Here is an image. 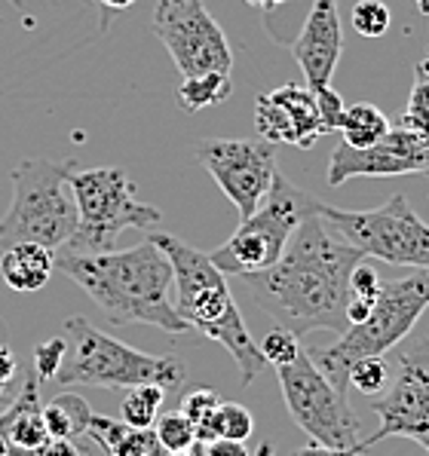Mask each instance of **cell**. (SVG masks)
Returning a JSON list of instances; mask_svg holds the SVG:
<instances>
[{"label":"cell","mask_w":429,"mask_h":456,"mask_svg":"<svg viewBox=\"0 0 429 456\" xmlns=\"http://www.w3.org/2000/svg\"><path fill=\"white\" fill-rule=\"evenodd\" d=\"M365 255L334 233L319 215H310L292 233L279 261L261 273L239 276L249 297L279 328L304 337L350 328V273Z\"/></svg>","instance_id":"cell-1"},{"label":"cell","mask_w":429,"mask_h":456,"mask_svg":"<svg viewBox=\"0 0 429 456\" xmlns=\"http://www.w3.org/2000/svg\"><path fill=\"white\" fill-rule=\"evenodd\" d=\"M55 270L74 279L114 325H153L172 337L191 331L175 310L172 264L153 240L102 255H77L59 248Z\"/></svg>","instance_id":"cell-2"},{"label":"cell","mask_w":429,"mask_h":456,"mask_svg":"<svg viewBox=\"0 0 429 456\" xmlns=\"http://www.w3.org/2000/svg\"><path fill=\"white\" fill-rule=\"evenodd\" d=\"M151 240L166 251L169 264H172L175 291H178L175 310H178V315L187 322L191 331H200L209 340L221 343L230 353V359L236 362L243 383H252L267 368V362L261 355V346L255 343V337L249 334L243 315H239L227 276L209 261V255L191 248L175 236L157 233Z\"/></svg>","instance_id":"cell-3"},{"label":"cell","mask_w":429,"mask_h":456,"mask_svg":"<svg viewBox=\"0 0 429 456\" xmlns=\"http://www.w3.org/2000/svg\"><path fill=\"white\" fill-rule=\"evenodd\" d=\"M429 306V270H414L402 279L381 282L371 313L350 325L332 346H319L310 359L337 392H350V364L365 355H386L405 340Z\"/></svg>","instance_id":"cell-4"},{"label":"cell","mask_w":429,"mask_h":456,"mask_svg":"<svg viewBox=\"0 0 429 456\" xmlns=\"http://www.w3.org/2000/svg\"><path fill=\"white\" fill-rule=\"evenodd\" d=\"M68 353L55 380L59 386H93V389H129V386L157 383L163 389H178L185 383V368L172 355H147L126 346L117 337L98 331L89 319L71 315L65 322Z\"/></svg>","instance_id":"cell-5"},{"label":"cell","mask_w":429,"mask_h":456,"mask_svg":"<svg viewBox=\"0 0 429 456\" xmlns=\"http://www.w3.org/2000/svg\"><path fill=\"white\" fill-rule=\"evenodd\" d=\"M74 159H22L12 168V202L0 217V242H37L59 251L77 230Z\"/></svg>","instance_id":"cell-6"},{"label":"cell","mask_w":429,"mask_h":456,"mask_svg":"<svg viewBox=\"0 0 429 456\" xmlns=\"http://www.w3.org/2000/svg\"><path fill=\"white\" fill-rule=\"evenodd\" d=\"M319 212V200L304 193L298 184L276 172L270 184V193L249 217H239V227L234 230L224 245L209 255L224 276H249V273H261L267 266L279 261L285 251L292 233L307 221L310 215Z\"/></svg>","instance_id":"cell-7"},{"label":"cell","mask_w":429,"mask_h":456,"mask_svg":"<svg viewBox=\"0 0 429 456\" xmlns=\"http://www.w3.org/2000/svg\"><path fill=\"white\" fill-rule=\"evenodd\" d=\"M71 191L77 202V230L62 248L77 255L114 251L117 236L126 227L147 230L160 224L163 212L136 200V184L123 168H80L71 172Z\"/></svg>","instance_id":"cell-8"},{"label":"cell","mask_w":429,"mask_h":456,"mask_svg":"<svg viewBox=\"0 0 429 456\" xmlns=\"http://www.w3.org/2000/svg\"><path fill=\"white\" fill-rule=\"evenodd\" d=\"M316 215L365 257L429 270V224L414 212L405 196H390L384 206L368 212H347L319 202Z\"/></svg>","instance_id":"cell-9"},{"label":"cell","mask_w":429,"mask_h":456,"mask_svg":"<svg viewBox=\"0 0 429 456\" xmlns=\"http://www.w3.org/2000/svg\"><path fill=\"white\" fill-rule=\"evenodd\" d=\"M283 386L285 408L301 432H307L316 444L332 451H353L362 444V423L350 408L347 395L337 392L332 380L313 364L310 353L301 349L292 364L276 368ZM368 451V447H365Z\"/></svg>","instance_id":"cell-10"},{"label":"cell","mask_w":429,"mask_h":456,"mask_svg":"<svg viewBox=\"0 0 429 456\" xmlns=\"http://www.w3.org/2000/svg\"><path fill=\"white\" fill-rule=\"evenodd\" d=\"M368 408L381 419L377 432L362 441L368 451L384 438H408L429 453V334L414 337L402 349L392 383L368 398Z\"/></svg>","instance_id":"cell-11"},{"label":"cell","mask_w":429,"mask_h":456,"mask_svg":"<svg viewBox=\"0 0 429 456\" xmlns=\"http://www.w3.org/2000/svg\"><path fill=\"white\" fill-rule=\"evenodd\" d=\"M151 28L169 49L181 77L209 71L230 74L234 68L227 34L202 0H157Z\"/></svg>","instance_id":"cell-12"},{"label":"cell","mask_w":429,"mask_h":456,"mask_svg":"<svg viewBox=\"0 0 429 456\" xmlns=\"http://www.w3.org/2000/svg\"><path fill=\"white\" fill-rule=\"evenodd\" d=\"M196 159L236 206L239 217L261 206L276 178V144L264 138H209L196 144Z\"/></svg>","instance_id":"cell-13"},{"label":"cell","mask_w":429,"mask_h":456,"mask_svg":"<svg viewBox=\"0 0 429 456\" xmlns=\"http://www.w3.org/2000/svg\"><path fill=\"white\" fill-rule=\"evenodd\" d=\"M396 175H429V144L408 126H390L381 142L368 147L337 144L328 163V187L350 178H396Z\"/></svg>","instance_id":"cell-14"},{"label":"cell","mask_w":429,"mask_h":456,"mask_svg":"<svg viewBox=\"0 0 429 456\" xmlns=\"http://www.w3.org/2000/svg\"><path fill=\"white\" fill-rule=\"evenodd\" d=\"M255 126L258 138H264V142L292 144L301 147V151H310L326 135L319 108H316V95L307 86H298V83H285V86L270 89V93L258 98Z\"/></svg>","instance_id":"cell-15"},{"label":"cell","mask_w":429,"mask_h":456,"mask_svg":"<svg viewBox=\"0 0 429 456\" xmlns=\"http://www.w3.org/2000/svg\"><path fill=\"white\" fill-rule=\"evenodd\" d=\"M292 53L298 59L301 71H304L307 89L319 93V89L332 86L334 68L343 53V31H341V12H337V0H313L310 12H307L301 34L294 37Z\"/></svg>","instance_id":"cell-16"},{"label":"cell","mask_w":429,"mask_h":456,"mask_svg":"<svg viewBox=\"0 0 429 456\" xmlns=\"http://www.w3.org/2000/svg\"><path fill=\"white\" fill-rule=\"evenodd\" d=\"M0 432H4L10 456H40L49 441L44 423V404H40V380L34 368L25 370L19 392L12 402L0 411Z\"/></svg>","instance_id":"cell-17"},{"label":"cell","mask_w":429,"mask_h":456,"mask_svg":"<svg viewBox=\"0 0 429 456\" xmlns=\"http://www.w3.org/2000/svg\"><path fill=\"white\" fill-rule=\"evenodd\" d=\"M55 273V251L37 242H12L0 255V276L12 291H40Z\"/></svg>","instance_id":"cell-18"},{"label":"cell","mask_w":429,"mask_h":456,"mask_svg":"<svg viewBox=\"0 0 429 456\" xmlns=\"http://www.w3.org/2000/svg\"><path fill=\"white\" fill-rule=\"evenodd\" d=\"M87 438H93L108 456H169L153 429H136L123 419L98 417V413L89 419Z\"/></svg>","instance_id":"cell-19"},{"label":"cell","mask_w":429,"mask_h":456,"mask_svg":"<svg viewBox=\"0 0 429 456\" xmlns=\"http://www.w3.org/2000/svg\"><path fill=\"white\" fill-rule=\"evenodd\" d=\"M93 408L77 392H59L53 402L44 404V423L49 438H83L93 419Z\"/></svg>","instance_id":"cell-20"},{"label":"cell","mask_w":429,"mask_h":456,"mask_svg":"<svg viewBox=\"0 0 429 456\" xmlns=\"http://www.w3.org/2000/svg\"><path fill=\"white\" fill-rule=\"evenodd\" d=\"M337 132L343 135V144L350 147H368L390 132V120L384 117V110L377 104H368V102H359L353 108H343V117H341V126Z\"/></svg>","instance_id":"cell-21"},{"label":"cell","mask_w":429,"mask_h":456,"mask_svg":"<svg viewBox=\"0 0 429 456\" xmlns=\"http://www.w3.org/2000/svg\"><path fill=\"white\" fill-rule=\"evenodd\" d=\"M230 93H234L230 74H221V71L194 74L178 83V104L187 114H196V110H206V108H215V104L227 102Z\"/></svg>","instance_id":"cell-22"},{"label":"cell","mask_w":429,"mask_h":456,"mask_svg":"<svg viewBox=\"0 0 429 456\" xmlns=\"http://www.w3.org/2000/svg\"><path fill=\"white\" fill-rule=\"evenodd\" d=\"M166 389L157 383H142V386H129L120 402V419L126 426H136V429H153L163 408Z\"/></svg>","instance_id":"cell-23"},{"label":"cell","mask_w":429,"mask_h":456,"mask_svg":"<svg viewBox=\"0 0 429 456\" xmlns=\"http://www.w3.org/2000/svg\"><path fill=\"white\" fill-rule=\"evenodd\" d=\"M218 408H221V398H218V392L212 389H194L191 395H185V402H181V413L191 419L200 444H209V441L221 438V432H218Z\"/></svg>","instance_id":"cell-24"},{"label":"cell","mask_w":429,"mask_h":456,"mask_svg":"<svg viewBox=\"0 0 429 456\" xmlns=\"http://www.w3.org/2000/svg\"><path fill=\"white\" fill-rule=\"evenodd\" d=\"M381 282H384V279L377 276V270L371 264L359 261L353 266V273H350V304H347V322H350V325L362 322L365 315L371 313L377 294H381Z\"/></svg>","instance_id":"cell-25"},{"label":"cell","mask_w":429,"mask_h":456,"mask_svg":"<svg viewBox=\"0 0 429 456\" xmlns=\"http://www.w3.org/2000/svg\"><path fill=\"white\" fill-rule=\"evenodd\" d=\"M402 126L417 132L420 138H429V61L417 65V80H414L411 95H408Z\"/></svg>","instance_id":"cell-26"},{"label":"cell","mask_w":429,"mask_h":456,"mask_svg":"<svg viewBox=\"0 0 429 456\" xmlns=\"http://www.w3.org/2000/svg\"><path fill=\"white\" fill-rule=\"evenodd\" d=\"M390 383V368H386L384 355H365L350 364V386L356 392H362L365 398L381 395Z\"/></svg>","instance_id":"cell-27"},{"label":"cell","mask_w":429,"mask_h":456,"mask_svg":"<svg viewBox=\"0 0 429 456\" xmlns=\"http://www.w3.org/2000/svg\"><path fill=\"white\" fill-rule=\"evenodd\" d=\"M153 432H157L160 444H163L169 453L191 451V447L196 444V432H194L191 419H187L181 411L163 413V417H157V429H153Z\"/></svg>","instance_id":"cell-28"},{"label":"cell","mask_w":429,"mask_h":456,"mask_svg":"<svg viewBox=\"0 0 429 456\" xmlns=\"http://www.w3.org/2000/svg\"><path fill=\"white\" fill-rule=\"evenodd\" d=\"M390 22H392V12L384 0H359L353 6V28L356 34L368 40H377L390 31Z\"/></svg>","instance_id":"cell-29"},{"label":"cell","mask_w":429,"mask_h":456,"mask_svg":"<svg viewBox=\"0 0 429 456\" xmlns=\"http://www.w3.org/2000/svg\"><path fill=\"white\" fill-rule=\"evenodd\" d=\"M218 432H221V438L230 441H249L252 432H255V417L243 404L221 402V408H218Z\"/></svg>","instance_id":"cell-30"},{"label":"cell","mask_w":429,"mask_h":456,"mask_svg":"<svg viewBox=\"0 0 429 456\" xmlns=\"http://www.w3.org/2000/svg\"><path fill=\"white\" fill-rule=\"evenodd\" d=\"M261 355H264L267 364H273V368H283V364H292L301 355V340L292 331H285V328L276 325L261 340Z\"/></svg>","instance_id":"cell-31"},{"label":"cell","mask_w":429,"mask_h":456,"mask_svg":"<svg viewBox=\"0 0 429 456\" xmlns=\"http://www.w3.org/2000/svg\"><path fill=\"white\" fill-rule=\"evenodd\" d=\"M65 353H68V340L65 337H53V340L40 343L37 349H34V374H37L40 383L46 380H55V374H59L62 362H65Z\"/></svg>","instance_id":"cell-32"},{"label":"cell","mask_w":429,"mask_h":456,"mask_svg":"<svg viewBox=\"0 0 429 456\" xmlns=\"http://www.w3.org/2000/svg\"><path fill=\"white\" fill-rule=\"evenodd\" d=\"M313 95H316V108H319L322 126H326V135H328V132H337L341 117H343V108H347L341 93H334L332 86H326V89H319V93H313Z\"/></svg>","instance_id":"cell-33"},{"label":"cell","mask_w":429,"mask_h":456,"mask_svg":"<svg viewBox=\"0 0 429 456\" xmlns=\"http://www.w3.org/2000/svg\"><path fill=\"white\" fill-rule=\"evenodd\" d=\"M16 392H19V359L10 343L0 340V395L6 402H12Z\"/></svg>","instance_id":"cell-34"},{"label":"cell","mask_w":429,"mask_h":456,"mask_svg":"<svg viewBox=\"0 0 429 456\" xmlns=\"http://www.w3.org/2000/svg\"><path fill=\"white\" fill-rule=\"evenodd\" d=\"M40 456H98L93 438H49Z\"/></svg>","instance_id":"cell-35"},{"label":"cell","mask_w":429,"mask_h":456,"mask_svg":"<svg viewBox=\"0 0 429 456\" xmlns=\"http://www.w3.org/2000/svg\"><path fill=\"white\" fill-rule=\"evenodd\" d=\"M206 447V456H252L249 447H245V441H230V438H215L209 441Z\"/></svg>","instance_id":"cell-36"},{"label":"cell","mask_w":429,"mask_h":456,"mask_svg":"<svg viewBox=\"0 0 429 456\" xmlns=\"http://www.w3.org/2000/svg\"><path fill=\"white\" fill-rule=\"evenodd\" d=\"M365 447H353V451H332V447H322V444H307V447H298L294 456H362Z\"/></svg>","instance_id":"cell-37"},{"label":"cell","mask_w":429,"mask_h":456,"mask_svg":"<svg viewBox=\"0 0 429 456\" xmlns=\"http://www.w3.org/2000/svg\"><path fill=\"white\" fill-rule=\"evenodd\" d=\"M249 6H258V10H264V12H273L276 6H283L285 0H245Z\"/></svg>","instance_id":"cell-38"},{"label":"cell","mask_w":429,"mask_h":456,"mask_svg":"<svg viewBox=\"0 0 429 456\" xmlns=\"http://www.w3.org/2000/svg\"><path fill=\"white\" fill-rule=\"evenodd\" d=\"M98 4H102L104 10H126V6L138 4V0H98Z\"/></svg>","instance_id":"cell-39"},{"label":"cell","mask_w":429,"mask_h":456,"mask_svg":"<svg viewBox=\"0 0 429 456\" xmlns=\"http://www.w3.org/2000/svg\"><path fill=\"white\" fill-rule=\"evenodd\" d=\"M169 456H206V447L196 441V444L191 447V451H181V453H169Z\"/></svg>","instance_id":"cell-40"},{"label":"cell","mask_w":429,"mask_h":456,"mask_svg":"<svg viewBox=\"0 0 429 456\" xmlns=\"http://www.w3.org/2000/svg\"><path fill=\"white\" fill-rule=\"evenodd\" d=\"M255 456H273V444H270V441H264V444L258 447V453H255Z\"/></svg>","instance_id":"cell-41"},{"label":"cell","mask_w":429,"mask_h":456,"mask_svg":"<svg viewBox=\"0 0 429 456\" xmlns=\"http://www.w3.org/2000/svg\"><path fill=\"white\" fill-rule=\"evenodd\" d=\"M0 456H10V444H6L4 432H0Z\"/></svg>","instance_id":"cell-42"},{"label":"cell","mask_w":429,"mask_h":456,"mask_svg":"<svg viewBox=\"0 0 429 456\" xmlns=\"http://www.w3.org/2000/svg\"><path fill=\"white\" fill-rule=\"evenodd\" d=\"M414 4H417V10L424 12V16H429V0H414Z\"/></svg>","instance_id":"cell-43"},{"label":"cell","mask_w":429,"mask_h":456,"mask_svg":"<svg viewBox=\"0 0 429 456\" xmlns=\"http://www.w3.org/2000/svg\"><path fill=\"white\" fill-rule=\"evenodd\" d=\"M6 404H10V402H6V398H4V395H0V408H6Z\"/></svg>","instance_id":"cell-44"},{"label":"cell","mask_w":429,"mask_h":456,"mask_svg":"<svg viewBox=\"0 0 429 456\" xmlns=\"http://www.w3.org/2000/svg\"><path fill=\"white\" fill-rule=\"evenodd\" d=\"M426 144H429V138H426Z\"/></svg>","instance_id":"cell-45"}]
</instances>
